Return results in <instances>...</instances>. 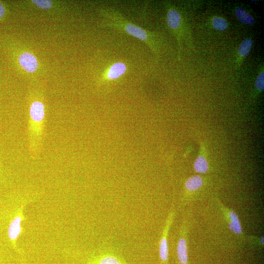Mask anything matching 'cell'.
<instances>
[{"instance_id": "cell-1", "label": "cell", "mask_w": 264, "mask_h": 264, "mask_svg": "<svg viewBox=\"0 0 264 264\" xmlns=\"http://www.w3.org/2000/svg\"><path fill=\"white\" fill-rule=\"evenodd\" d=\"M105 27L115 29L145 43L157 59L160 41L157 36L149 31L130 22L121 13L111 8H104L100 10Z\"/></svg>"}, {"instance_id": "cell-2", "label": "cell", "mask_w": 264, "mask_h": 264, "mask_svg": "<svg viewBox=\"0 0 264 264\" xmlns=\"http://www.w3.org/2000/svg\"><path fill=\"white\" fill-rule=\"evenodd\" d=\"M24 206V204L17 203V198L13 194L2 198L0 202L1 234L4 233L7 242L14 249H17L18 239L22 231Z\"/></svg>"}, {"instance_id": "cell-3", "label": "cell", "mask_w": 264, "mask_h": 264, "mask_svg": "<svg viewBox=\"0 0 264 264\" xmlns=\"http://www.w3.org/2000/svg\"><path fill=\"white\" fill-rule=\"evenodd\" d=\"M46 121L44 104L39 100L33 101L29 106L27 125L28 152L33 160L37 159L42 152Z\"/></svg>"}, {"instance_id": "cell-4", "label": "cell", "mask_w": 264, "mask_h": 264, "mask_svg": "<svg viewBox=\"0 0 264 264\" xmlns=\"http://www.w3.org/2000/svg\"><path fill=\"white\" fill-rule=\"evenodd\" d=\"M166 20L167 24L174 35L178 47V57L180 59L181 39L183 32V22L181 14L177 8L171 3L166 4Z\"/></svg>"}, {"instance_id": "cell-5", "label": "cell", "mask_w": 264, "mask_h": 264, "mask_svg": "<svg viewBox=\"0 0 264 264\" xmlns=\"http://www.w3.org/2000/svg\"><path fill=\"white\" fill-rule=\"evenodd\" d=\"M87 264H128L120 256L111 251H102L91 256Z\"/></svg>"}, {"instance_id": "cell-6", "label": "cell", "mask_w": 264, "mask_h": 264, "mask_svg": "<svg viewBox=\"0 0 264 264\" xmlns=\"http://www.w3.org/2000/svg\"><path fill=\"white\" fill-rule=\"evenodd\" d=\"M127 71L125 63L120 61L114 62L105 70L102 80L104 82L116 80L123 76Z\"/></svg>"}, {"instance_id": "cell-7", "label": "cell", "mask_w": 264, "mask_h": 264, "mask_svg": "<svg viewBox=\"0 0 264 264\" xmlns=\"http://www.w3.org/2000/svg\"><path fill=\"white\" fill-rule=\"evenodd\" d=\"M18 60L22 68L28 72H34L38 66V61L35 57L28 52L21 54Z\"/></svg>"}, {"instance_id": "cell-8", "label": "cell", "mask_w": 264, "mask_h": 264, "mask_svg": "<svg viewBox=\"0 0 264 264\" xmlns=\"http://www.w3.org/2000/svg\"><path fill=\"white\" fill-rule=\"evenodd\" d=\"M253 46V41L250 38L243 40L239 46L236 58V64L240 67L244 58L248 55Z\"/></svg>"}, {"instance_id": "cell-9", "label": "cell", "mask_w": 264, "mask_h": 264, "mask_svg": "<svg viewBox=\"0 0 264 264\" xmlns=\"http://www.w3.org/2000/svg\"><path fill=\"white\" fill-rule=\"evenodd\" d=\"M235 14L238 20L244 24L253 25L255 23L253 17L241 7L235 9Z\"/></svg>"}, {"instance_id": "cell-10", "label": "cell", "mask_w": 264, "mask_h": 264, "mask_svg": "<svg viewBox=\"0 0 264 264\" xmlns=\"http://www.w3.org/2000/svg\"><path fill=\"white\" fill-rule=\"evenodd\" d=\"M178 259L181 264H186L187 262V250L185 239L179 240L177 247Z\"/></svg>"}, {"instance_id": "cell-11", "label": "cell", "mask_w": 264, "mask_h": 264, "mask_svg": "<svg viewBox=\"0 0 264 264\" xmlns=\"http://www.w3.org/2000/svg\"><path fill=\"white\" fill-rule=\"evenodd\" d=\"M211 25L213 28L218 31L225 30L228 26L227 21L220 16H214L211 19Z\"/></svg>"}, {"instance_id": "cell-12", "label": "cell", "mask_w": 264, "mask_h": 264, "mask_svg": "<svg viewBox=\"0 0 264 264\" xmlns=\"http://www.w3.org/2000/svg\"><path fill=\"white\" fill-rule=\"evenodd\" d=\"M203 180L199 176H194L189 178L185 183L186 188L189 191L198 189L202 185Z\"/></svg>"}, {"instance_id": "cell-13", "label": "cell", "mask_w": 264, "mask_h": 264, "mask_svg": "<svg viewBox=\"0 0 264 264\" xmlns=\"http://www.w3.org/2000/svg\"><path fill=\"white\" fill-rule=\"evenodd\" d=\"M229 216L231 220L229 224L230 229L235 233H240L242 228L237 215L234 212L232 211L230 212Z\"/></svg>"}, {"instance_id": "cell-14", "label": "cell", "mask_w": 264, "mask_h": 264, "mask_svg": "<svg viewBox=\"0 0 264 264\" xmlns=\"http://www.w3.org/2000/svg\"><path fill=\"white\" fill-rule=\"evenodd\" d=\"M194 168L196 172L202 173L206 172L208 169L207 162L204 157L199 156L194 163Z\"/></svg>"}, {"instance_id": "cell-15", "label": "cell", "mask_w": 264, "mask_h": 264, "mask_svg": "<svg viewBox=\"0 0 264 264\" xmlns=\"http://www.w3.org/2000/svg\"><path fill=\"white\" fill-rule=\"evenodd\" d=\"M159 253L160 259L163 262H166L168 257V249L166 238L161 239L159 243Z\"/></svg>"}, {"instance_id": "cell-16", "label": "cell", "mask_w": 264, "mask_h": 264, "mask_svg": "<svg viewBox=\"0 0 264 264\" xmlns=\"http://www.w3.org/2000/svg\"><path fill=\"white\" fill-rule=\"evenodd\" d=\"M255 86L259 91H262L264 88V72L263 68L257 75L255 81Z\"/></svg>"}, {"instance_id": "cell-17", "label": "cell", "mask_w": 264, "mask_h": 264, "mask_svg": "<svg viewBox=\"0 0 264 264\" xmlns=\"http://www.w3.org/2000/svg\"><path fill=\"white\" fill-rule=\"evenodd\" d=\"M32 2L38 7L43 9H49L52 5L50 0H33Z\"/></svg>"}, {"instance_id": "cell-18", "label": "cell", "mask_w": 264, "mask_h": 264, "mask_svg": "<svg viewBox=\"0 0 264 264\" xmlns=\"http://www.w3.org/2000/svg\"><path fill=\"white\" fill-rule=\"evenodd\" d=\"M6 181L5 171L2 163L0 160V183H4Z\"/></svg>"}, {"instance_id": "cell-19", "label": "cell", "mask_w": 264, "mask_h": 264, "mask_svg": "<svg viewBox=\"0 0 264 264\" xmlns=\"http://www.w3.org/2000/svg\"><path fill=\"white\" fill-rule=\"evenodd\" d=\"M5 14V9L2 4L0 2V18L3 17Z\"/></svg>"}, {"instance_id": "cell-20", "label": "cell", "mask_w": 264, "mask_h": 264, "mask_svg": "<svg viewBox=\"0 0 264 264\" xmlns=\"http://www.w3.org/2000/svg\"><path fill=\"white\" fill-rule=\"evenodd\" d=\"M261 242L263 244H264V238H262L261 239Z\"/></svg>"}, {"instance_id": "cell-21", "label": "cell", "mask_w": 264, "mask_h": 264, "mask_svg": "<svg viewBox=\"0 0 264 264\" xmlns=\"http://www.w3.org/2000/svg\"><path fill=\"white\" fill-rule=\"evenodd\" d=\"M1 235V230L0 225V236Z\"/></svg>"}, {"instance_id": "cell-22", "label": "cell", "mask_w": 264, "mask_h": 264, "mask_svg": "<svg viewBox=\"0 0 264 264\" xmlns=\"http://www.w3.org/2000/svg\"><path fill=\"white\" fill-rule=\"evenodd\" d=\"M1 199H2V198H0V202L1 200Z\"/></svg>"}]
</instances>
